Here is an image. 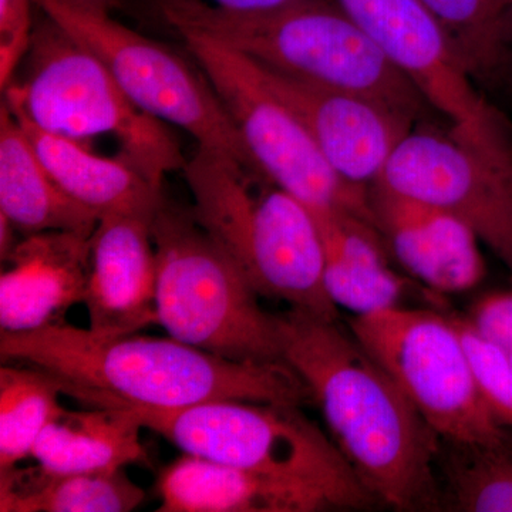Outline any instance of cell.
<instances>
[{"label": "cell", "mask_w": 512, "mask_h": 512, "mask_svg": "<svg viewBox=\"0 0 512 512\" xmlns=\"http://www.w3.org/2000/svg\"><path fill=\"white\" fill-rule=\"evenodd\" d=\"M35 0H0V87L10 83L28 55L35 33Z\"/></svg>", "instance_id": "27"}, {"label": "cell", "mask_w": 512, "mask_h": 512, "mask_svg": "<svg viewBox=\"0 0 512 512\" xmlns=\"http://www.w3.org/2000/svg\"><path fill=\"white\" fill-rule=\"evenodd\" d=\"M16 120L53 180L100 220L111 215L153 220L165 197L163 188L126 158L99 156L80 141L47 133L19 117Z\"/></svg>", "instance_id": "18"}, {"label": "cell", "mask_w": 512, "mask_h": 512, "mask_svg": "<svg viewBox=\"0 0 512 512\" xmlns=\"http://www.w3.org/2000/svg\"><path fill=\"white\" fill-rule=\"evenodd\" d=\"M35 2L40 12L106 64L138 109L181 128L198 146L259 171L220 97L194 60L187 62L170 47L126 28L110 16L80 12L59 0Z\"/></svg>", "instance_id": "10"}, {"label": "cell", "mask_w": 512, "mask_h": 512, "mask_svg": "<svg viewBox=\"0 0 512 512\" xmlns=\"http://www.w3.org/2000/svg\"><path fill=\"white\" fill-rule=\"evenodd\" d=\"M2 92L16 117L47 133L84 144L114 138L119 156L157 187L187 163L163 121L138 109L106 64L43 12L28 55Z\"/></svg>", "instance_id": "5"}, {"label": "cell", "mask_w": 512, "mask_h": 512, "mask_svg": "<svg viewBox=\"0 0 512 512\" xmlns=\"http://www.w3.org/2000/svg\"><path fill=\"white\" fill-rule=\"evenodd\" d=\"M440 508L512 512V436L487 443L440 440Z\"/></svg>", "instance_id": "24"}, {"label": "cell", "mask_w": 512, "mask_h": 512, "mask_svg": "<svg viewBox=\"0 0 512 512\" xmlns=\"http://www.w3.org/2000/svg\"><path fill=\"white\" fill-rule=\"evenodd\" d=\"M143 429L137 417L121 407H62L40 434L32 457L52 474L107 473L128 464H147Z\"/></svg>", "instance_id": "21"}, {"label": "cell", "mask_w": 512, "mask_h": 512, "mask_svg": "<svg viewBox=\"0 0 512 512\" xmlns=\"http://www.w3.org/2000/svg\"><path fill=\"white\" fill-rule=\"evenodd\" d=\"M150 218H101L90 237V272L83 305L89 329L133 335L157 323V255Z\"/></svg>", "instance_id": "15"}, {"label": "cell", "mask_w": 512, "mask_h": 512, "mask_svg": "<svg viewBox=\"0 0 512 512\" xmlns=\"http://www.w3.org/2000/svg\"><path fill=\"white\" fill-rule=\"evenodd\" d=\"M377 183L463 221L512 281V160L485 156L450 130L417 123Z\"/></svg>", "instance_id": "12"}, {"label": "cell", "mask_w": 512, "mask_h": 512, "mask_svg": "<svg viewBox=\"0 0 512 512\" xmlns=\"http://www.w3.org/2000/svg\"><path fill=\"white\" fill-rule=\"evenodd\" d=\"M158 512H315L336 508L312 485L183 454L157 480Z\"/></svg>", "instance_id": "17"}, {"label": "cell", "mask_w": 512, "mask_h": 512, "mask_svg": "<svg viewBox=\"0 0 512 512\" xmlns=\"http://www.w3.org/2000/svg\"><path fill=\"white\" fill-rule=\"evenodd\" d=\"M151 231L157 323L171 338L232 362H285L279 315L262 309L241 269L191 210L164 197Z\"/></svg>", "instance_id": "6"}, {"label": "cell", "mask_w": 512, "mask_h": 512, "mask_svg": "<svg viewBox=\"0 0 512 512\" xmlns=\"http://www.w3.org/2000/svg\"><path fill=\"white\" fill-rule=\"evenodd\" d=\"M104 406L130 410L144 429L160 434L188 456L319 488L338 510L377 503L332 437L309 420L301 406L245 400L173 410Z\"/></svg>", "instance_id": "7"}, {"label": "cell", "mask_w": 512, "mask_h": 512, "mask_svg": "<svg viewBox=\"0 0 512 512\" xmlns=\"http://www.w3.org/2000/svg\"><path fill=\"white\" fill-rule=\"evenodd\" d=\"M90 237L52 231L20 239L2 261L0 332H33L59 325L73 306L84 303Z\"/></svg>", "instance_id": "16"}, {"label": "cell", "mask_w": 512, "mask_h": 512, "mask_svg": "<svg viewBox=\"0 0 512 512\" xmlns=\"http://www.w3.org/2000/svg\"><path fill=\"white\" fill-rule=\"evenodd\" d=\"M59 2L80 12L110 16L111 10L119 5L120 0H59Z\"/></svg>", "instance_id": "30"}, {"label": "cell", "mask_w": 512, "mask_h": 512, "mask_svg": "<svg viewBox=\"0 0 512 512\" xmlns=\"http://www.w3.org/2000/svg\"><path fill=\"white\" fill-rule=\"evenodd\" d=\"M323 247V282L336 308L353 316L400 306L407 282L390 265L375 222L352 214H315Z\"/></svg>", "instance_id": "19"}, {"label": "cell", "mask_w": 512, "mask_h": 512, "mask_svg": "<svg viewBox=\"0 0 512 512\" xmlns=\"http://www.w3.org/2000/svg\"><path fill=\"white\" fill-rule=\"evenodd\" d=\"M0 214L23 237L52 231L92 235L100 221L53 180L19 121L3 103L0 107Z\"/></svg>", "instance_id": "20"}, {"label": "cell", "mask_w": 512, "mask_h": 512, "mask_svg": "<svg viewBox=\"0 0 512 512\" xmlns=\"http://www.w3.org/2000/svg\"><path fill=\"white\" fill-rule=\"evenodd\" d=\"M16 229L5 215L0 214V256L3 259L10 254L19 241H16Z\"/></svg>", "instance_id": "31"}, {"label": "cell", "mask_w": 512, "mask_h": 512, "mask_svg": "<svg viewBox=\"0 0 512 512\" xmlns=\"http://www.w3.org/2000/svg\"><path fill=\"white\" fill-rule=\"evenodd\" d=\"M463 339L478 389L495 419L512 429V359L508 352L484 338L467 316L451 315Z\"/></svg>", "instance_id": "26"}, {"label": "cell", "mask_w": 512, "mask_h": 512, "mask_svg": "<svg viewBox=\"0 0 512 512\" xmlns=\"http://www.w3.org/2000/svg\"><path fill=\"white\" fill-rule=\"evenodd\" d=\"M174 30L192 29L259 66L359 94L420 123L430 104L336 0H299L261 15H234L201 0H157ZM433 110V109H431Z\"/></svg>", "instance_id": "4"}, {"label": "cell", "mask_w": 512, "mask_h": 512, "mask_svg": "<svg viewBox=\"0 0 512 512\" xmlns=\"http://www.w3.org/2000/svg\"><path fill=\"white\" fill-rule=\"evenodd\" d=\"M146 498L123 470L52 474L42 467L0 471L2 512H128Z\"/></svg>", "instance_id": "22"}, {"label": "cell", "mask_w": 512, "mask_h": 512, "mask_svg": "<svg viewBox=\"0 0 512 512\" xmlns=\"http://www.w3.org/2000/svg\"><path fill=\"white\" fill-rule=\"evenodd\" d=\"M282 357L308 384L330 437L377 503L440 510V437L338 320L279 315Z\"/></svg>", "instance_id": "1"}, {"label": "cell", "mask_w": 512, "mask_h": 512, "mask_svg": "<svg viewBox=\"0 0 512 512\" xmlns=\"http://www.w3.org/2000/svg\"><path fill=\"white\" fill-rule=\"evenodd\" d=\"M369 197L387 252L413 279L439 293H463L481 284V242L463 221L380 183L369 188Z\"/></svg>", "instance_id": "14"}, {"label": "cell", "mask_w": 512, "mask_h": 512, "mask_svg": "<svg viewBox=\"0 0 512 512\" xmlns=\"http://www.w3.org/2000/svg\"><path fill=\"white\" fill-rule=\"evenodd\" d=\"M212 8L234 15H261L291 6L299 0H201Z\"/></svg>", "instance_id": "29"}, {"label": "cell", "mask_w": 512, "mask_h": 512, "mask_svg": "<svg viewBox=\"0 0 512 512\" xmlns=\"http://www.w3.org/2000/svg\"><path fill=\"white\" fill-rule=\"evenodd\" d=\"M467 319L474 328L505 352L512 353V292L485 295L471 308Z\"/></svg>", "instance_id": "28"}, {"label": "cell", "mask_w": 512, "mask_h": 512, "mask_svg": "<svg viewBox=\"0 0 512 512\" xmlns=\"http://www.w3.org/2000/svg\"><path fill=\"white\" fill-rule=\"evenodd\" d=\"M191 59L208 77L256 168L313 214L373 220L369 188L340 178L299 117L266 82L258 64L212 37L177 29Z\"/></svg>", "instance_id": "8"}, {"label": "cell", "mask_w": 512, "mask_h": 512, "mask_svg": "<svg viewBox=\"0 0 512 512\" xmlns=\"http://www.w3.org/2000/svg\"><path fill=\"white\" fill-rule=\"evenodd\" d=\"M478 87L512 82V0H420Z\"/></svg>", "instance_id": "23"}, {"label": "cell", "mask_w": 512, "mask_h": 512, "mask_svg": "<svg viewBox=\"0 0 512 512\" xmlns=\"http://www.w3.org/2000/svg\"><path fill=\"white\" fill-rule=\"evenodd\" d=\"M192 214L259 296L338 320L323 282L325 247L311 208L264 174L197 147L183 168Z\"/></svg>", "instance_id": "3"}, {"label": "cell", "mask_w": 512, "mask_h": 512, "mask_svg": "<svg viewBox=\"0 0 512 512\" xmlns=\"http://www.w3.org/2000/svg\"><path fill=\"white\" fill-rule=\"evenodd\" d=\"M259 67L332 170L350 184L370 188L377 183L400 141L417 124L369 97Z\"/></svg>", "instance_id": "13"}, {"label": "cell", "mask_w": 512, "mask_h": 512, "mask_svg": "<svg viewBox=\"0 0 512 512\" xmlns=\"http://www.w3.org/2000/svg\"><path fill=\"white\" fill-rule=\"evenodd\" d=\"M389 62L447 120L464 146L512 160V130L458 59L446 32L420 0H336Z\"/></svg>", "instance_id": "11"}, {"label": "cell", "mask_w": 512, "mask_h": 512, "mask_svg": "<svg viewBox=\"0 0 512 512\" xmlns=\"http://www.w3.org/2000/svg\"><path fill=\"white\" fill-rule=\"evenodd\" d=\"M3 362L52 373L63 394L84 404L173 410L217 400L312 403L308 384L286 362H232L174 338L100 335L67 323L0 332Z\"/></svg>", "instance_id": "2"}, {"label": "cell", "mask_w": 512, "mask_h": 512, "mask_svg": "<svg viewBox=\"0 0 512 512\" xmlns=\"http://www.w3.org/2000/svg\"><path fill=\"white\" fill-rule=\"evenodd\" d=\"M63 384L39 367H0V471L32 457L40 434L62 409Z\"/></svg>", "instance_id": "25"}, {"label": "cell", "mask_w": 512, "mask_h": 512, "mask_svg": "<svg viewBox=\"0 0 512 512\" xmlns=\"http://www.w3.org/2000/svg\"><path fill=\"white\" fill-rule=\"evenodd\" d=\"M511 359H512V353H511Z\"/></svg>", "instance_id": "32"}, {"label": "cell", "mask_w": 512, "mask_h": 512, "mask_svg": "<svg viewBox=\"0 0 512 512\" xmlns=\"http://www.w3.org/2000/svg\"><path fill=\"white\" fill-rule=\"evenodd\" d=\"M349 329L412 400L440 440L487 443L507 431L478 389L451 315L394 306L352 316Z\"/></svg>", "instance_id": "9"}]
</instances>
